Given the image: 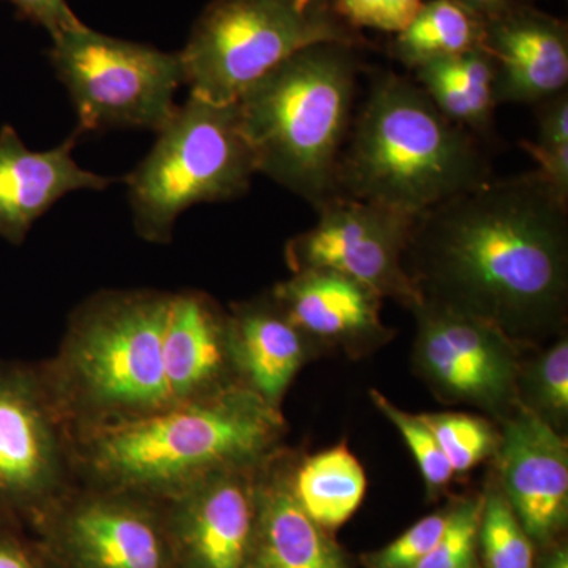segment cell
Returning <instances> with one entry per match:
<instances>
[{
	"instance_id": "18",
	"label": "cell",
	"mask_w": 568,
	"mask_h": 568,
	"mask_svg": "<svg viewBox=\"0 0 568 568\" xmlns=\"http://www.w3.org/2000/svg\"><path fill=\"white\" fill-rule=\"evenodd\" d=\"M297 452L278 448L257 469L256 529L250 568H351L328 530L295 499Z\"/></svg>"
},
{
	"instance_id": "16",
	"label": "cell",
	"mask_w": 568,
	"mask_h": 568,
	"mask_svg": "<svg viewBox=\"0 0 568 568\" xmlns=\"http://www.w3.org/2000/svg\"><path fill=\"white\" fill-rule=\"evenodd\" d=\"M484 50L495 62L497 104L536 106L567 91V24L525 0L485 20Z\"/></svg>"
},
{
	"instance_id": "5",
	"label": "cell",
	"mask_w": 568,
	"mask_h": 568,
	"mask_svg": "<svg viewBox=\"0 0 568 568\" xmlns=\"http://www.w3.org/2000/svg\"><path fill=\"white\" fill-rule=\"evenodd\" d=\"M361 48L298 51L235 102L257 174L317 209L336 194V171L354 121Z\"/></svg>"
},
{
	"instance_id": "31",
	"label": "cell",
	"mask_w": 568,
	"mask_h": 568,
	"mask_svg": "<svg viewBox=\"0 0 568 568\" xmlns=\"http://www.w3.org/2000/svg\"><path fill=\"white\" fill-rule=\"evenodd\" d=\"M537 140L538 148L556 149L568 145V93L549 97L537 103Z\"/></svg>"
},
{
	"instance_id": "28",
	"label": "cell",
	"mask_w": 568,
	"mask_h": 568,
	"mask_svg": "<svg viewBox=\"0 0 568 568\" xmlns=\"http://www.w3.org/2000/svg\"><path fill=\"white\" fill-rule=\"evenodd\" d=\"M457 500L440 508L435 514L422 518L403 536L388 544L379 551L366 556V568H414L426 558L444 536L454 518Z\"/></svg>"
},
{
	"instance_id": "4",
	"label": "cell",
	"mask_w": 568,
	"mask_h": 568,
	"mask_svg": "<svg viewBox=\"0 0 568 568\" xmlns=\"http://www.w3.org/2000/svg\"><path fill=\"white\" fill-rule=\"evenodd\" d=\"M491 179L474 134L409 78L373 77L336 171V194L420 216Z\"/></svg>"
},
{
	"instance_id": "34",
	"label": "cell",
	"mask_w": 568,
	"mask_h": 568,
	"mask_svg": "<svg viewBox=\"0 0 568 568\" xmlns=\"http://www.w3.org/2000/svg\"><path fill=\"white\" fill-rule=\"evenodd\" d=\"M458 2L465 3L470 10L488 20V18L496 17L497 13L507 9L514 0H458Z\"/></svg>"
},
{
	"instance_id": "15",
	"label": "cell",
	"mask_w": 568,
	"mask_h": 568,
	"mask_svg": "<svg viewBox=\"0 0 568 568\" xmlns=\"http://www.w3.org/2000/svg\"><path fill=\"white\" fill-rule=\"evenodd\" d=\"M271 293L325 354L362 358L386 346L394 336L381 320L384 298L338 272H295L275 284Z\"/></svg>"
},
{
	"instance_id": "14",
	"label": "cell",
	"mask_w": 568,
	"mask_h": 568,
	"mask_svg": "<svg viewBox=\"0 0 568 568\" xmlns=\"http://www.w3.org/2000/svg\"><path fill=\"white\" fill-rule=\"evenodd\" d=\"M497 426L493 477L534 545L549 548L568 521L567 436L523 406Z\"/></svg>"
},
{
	"instance_id": "22",
	"label": "cell",
	"mask_w": 568,
	"mask_h": 568,
	"mask_svg": "<svg viewBox=\"0 0 568 568\" xmlns=\"http://www.w3.org/2000/svg\"><path fill=\"white\" fill-rule=\"evenodd\" d=\"M485 18L458 0H428L414 20L395 33L394 59L416 70L437 59L484 48Z\"/></svg>"
},
{
	"instance_id": "33",
	"label": "cell",
	"mask_w": 568,
	"mask_h": 568,
	"mask_svg": "<svg viewBox=\"0 0 568 568\" xmlns=\"http://www.w3.org/2000/svg\"><path fill=\"white\" fill-rule=\"evenodd\" d=\"M523 151L528 152L537 163V171L556 196L568 205V145L566 148H538L532 141L519 142Z\"/></svg>"
},
{
	"instance_id": "29",
	"label": "cell",
	"mask_w": 568,
	"mask_h": 568,
	"mask_svg": "<svg viewBox=\"0 0 568 568\" xmlns=\"http://www.w3.org/2000/svg\"><path fill=\"white\" fill-rule=\"evenodd\" d=\"M424 0H334L338 17L355 31L398 33L420 10Z\"/></svg>"
},
{
	"instance_id": "17",
	"label": "cell",
	"mask_w": 568,
	"mask_h": 568,
	"mask_svg": "<svg viewBox=\"0 0 568 568\" xmlns=\"http://www.w3.org/2000/svg\"><path fill=\"white\" fill-rule=\"evenodd\" d=\"M74 144L77 136H70L58 148L36 152L13 126L0 129V237L21 245L37 220L63 196L103 192L115 182L81 168L73 159Z\"/></svg>"
},
{
	"instance_id": "25",
	"label": "cell",
	"mask_w": 568,
	"mask_h": 568,
	"mask_svg": "<svg viewBox=\"0 0 568 568\" xmlns=\"http://www.w3.org/2000/svg\"><path fill=\"white\" fill-rule=\"evenodd\" d=\"M418 417L435 435L455 474H466L495 457L499 426L485 416L466 413H425Z\"/></svg>"
},
{
	"instance_id": "19",
	"label": "cell",
	"mask_w": 568,
	"mask_h": 568,
	"mask_svg": "<svg viewBox=\"0 0 568 568\" xmlns=\"http://www.w3.org/2000/svg\"><path fill=\"white\" fill-rule=\"evenodd\" d=\"M235 366L242 384L282 409L295 376L324 351L291 320L271 291L227 308Z\"/></svg>"
},
{
	"instance_id": "7",
	"label": "cell",
	"mask_w": 568,
	"mask_h": 568,
	"mask_svg": "<svg viewBox=\"0 0 568 568\" xmlns=\"http://www.w3.org/2000/svg\"><path fill=\"white\" fill-rule=\"evenodd\" d=\"M320 43L362 48L334 0H213L181 51L190 95L233 104L298 51Z\"/></svg>"
},
{
	"instance_id": "6",
	"label": "cell",
	"mask_w": 568,
	"mask_h": 568,
	"mask_svg": "<svg viewBox=\"0 0 568 568\" xmlns=\"http://www.w3.org/2000/svg\"><path fill=\"white\" fill-rule=\"evenodd\" d=\"M156 134L126 185L138 235L168 244L183 212L244 196L257 168L235 103L190 95Z\"/></svg>"
},
{
	"instance_id": "10",
	"label": "cell",
	"mask_w": 568,
	"mask_h": 568,
	"mask_svg": "<svg viewBox=\"0 0 568 568\" xmlns=\"http://www.w3.org/2000/svg\"><path fill=\"white\" fill-rule=\"evenodd\" d=\"M410 312L413 372L440 403L474 407L495 424L517 413L519 368L530 346L447 306L422 301Z\"/></svg>"
},
{
	"instance_id": "2",
	"label": "cell",
	"mask_w": 568,
	"mask_h": 568,
	"mask_svg": "<svg viewBox=\"0 0 568 568\" xmlns=\"http://www.w3.org/2000/svg\"><path fill=\"white\" fill-rule=\"evenodd\" d=\"M405 264L422 301L521 345L567 332L568 205L537 170L491 178L418 216Z\"/></svg>"
},
{
	"instance_id": "21",
	"label": "cell",
	"mask_w": 568,
	"mask_h": 568,
	"mask_svg": "<svg viewBox=\"0 0 568 568\" xmlns=\"http://www.w3.org/2000/svg\"><path fill=\"white\" fill-rule=\"evenodd\" d=\"M295 499L316 525L325 530L338 528L361 507L366 491L364 466L342 443L302 457L293 467Z\"/></svg>"
},
{
	"instance_id": "12",
	"label": "cell",
	"mask_w": 568,
	"mask_h": 568,
	"mask_svg": "<svg viewBox=\"0 0 568 568\" xmlns=\"http://www.w3.org/2000/svg\"><path fill=\"white\" fill-rule=\"evenodd\" d=\"M316 212L315 226L295 235L284 248L293 274L338 272L407 310L420 304V293L405 264L418 216L339 194Z\"/></svg>"
},
{
	"instance_id": "32",
	"label": "cell",
	"mask_w": 568,
	"mask_h": 568,
	"mask_svg": "<svg viewBox=\"0 0 568 568\" xmlns=\"http://www.w3.org/2000/svg\"><path fill=\"white\" fill-rule=\"evenodd\" d=\"M21 14L47 29L52 37L78 28L82 22L74 17L67 0H7Z\"/></svg>"
},
{
	"instance_id": "8",
	"label": "cell",
	"mask_w": 568,
	"mask_h": 568,
	"mask_svg": "<svg viewBox=\"0 0 568 568\" xmlns=\"http://www.w3.org/2000/svg\"><path fill=\"white\" fill-rule=\"evenodd\" d=\"M52 69L65 85L78 132L142 129L159 133L185 84L181 52L114 39L81 24L52 37Z\"/></svg>"
},
{
	"instance_id": "30",
	"label": "cell",
	"mask_w": 568,
	"mask_h": 568,
	"mask_svg": "<svg viewBox=\"0 0 568 568\" xmlns=\"http://www.w3.org/2000/svg\"><path fill=\"white\" fill-rule=\"evenodd\" d=\"M20 523L0 518V568H55L43 544L21 536Z\"/></svg>"
},
{
	"instance_id": "35",
	"label": "cell",
	"mask_w": 568,
	"mask_h": 568,
	"mask_svg": "<svg viewBox=\"0 0 568 568\" xmlns=\"http://www.w3.org/2000/svg\"><path fill=\"white\" fill-rule=\"evenodd\" d=\"M540 568H568V549L566 545L548 548L547 556L541 560Z\"/></svg>"
},
{
	"instance_id": "9",
	"label": "cell",
	"mask_w": 568,
	"mask_h": 568,
	"mask_svg": "<svg viewBox=\"0 0 568 568\" xmlns=\"http://www.w3.org/2000/svg\"><path fill=\"white\" fill-rule=\"evenodd\" d=\"M77 485V432L43 364L0 358V518L37 526Z\"/></svg>"
},
{
	"instance_id": "20",
	"label": "cell",
	"mask_w": 568,
	"mask_h": 568,
	"mask_svg": "<svg viewBox=\"0 0 568 568\" xmlns=\"http://www.w3.org/2000/svg\"><path fill=\"white\" fill-rule=\"evenodd\" d=\"M414 73L417 84L452 122L481 136L493 132L496 69L484 48L425 63Z\"/></svg>"
},
{
	"instance_id": "27",
	"label": "cell",
	"mask_w": 568,
	"mask_h": 568,
	"mask_svg": "<svg viewBox=\"0 0 568 568\" xmlns=\"http://www.w3.org/2000/svg\"><path fill=\"white\" fill-rule=\"evenodd\" d=\"M484 493L457 499L450 525L429 551L414 568H478V525H480Z\"/></svg>"
},
{
	"instance_id": "11",
	"label": "cell",
	"mask_w": 568,
	"mask_h": 568,
	"mask_svg": "<svg viewBox=\"0 0 568 568\" xmlns=\"http://www.w3.org/2000/svg\"><path fill=\"white\" fill-rule=\"evenodd\" d=\"M55 568H175L163 500L78 484L36 526Z\"/></svg>"
},
{
	"instance_id": "24",
	"label": "cell",
	"mask_w": 568,
	"mask_h": 568,
	"mask_svg": "<svg viewBox=\"0 0 568 568\" xmlns=\"http://www.w3.org/2000/svg\"><path fill=\"white\" fill-rule=\"evenodd\" d=\"M478 549L487 568H536V545L493 476L484 493Z\"/></svg>"
},
{
	"instance_id": "23",
	"label": "cell",
	"mask_w": 568,
	"mask_h": 568,
	"mask_svg": "<svg viewBox=\"0 0 568 568\" xmlns=\"http://www.w3.org/2000/svg\"><path fill=\"white\" fill-rule=\"evenodd\" d=\"M519 405L560 435L568 426V335L529 347L518 375Z\"/></svg>"
},
{
	"instance_id": "26",
	"label": "cell",
	"mask_w": 568,
	"mask_h": 568,
	"mask_svg": "<svg viewBox=\"0 0 568 568\" xmlns=\"http://www.w3.org/2000/svg\"><path fill=\"white\" fill-rule=\"evenodd\" d=\"M368 394L373 405L395 426L407 448L413 452L428 495L439 496L454 480L455 473L450 463L447 462L446 455L440 450L435 435L429 432L428 426L418 417V414H409L399 409L376 388H369Z\"/></svg>"
},
{
	"instance_id": "1",
	"label": "cell",
	"mask_w": 568,
	"mask_h": 568,
	"mask_svg": "<svg viewBox=\"0 0 568 568\" xmlns=\"http://www.w3.org/2000/svg\"><path fill=\"white\" fill-rule=\"evenodd\" d=\"M74 432L129 424L242 386L230 312L196 290H104L41 362Z\"/></svg>"
},
{
	"instance_id": "3",
	"label": "cell",
	"mask_w": 568,
	"mask_h": 568,
	"mask_svg": "<svg viewBox=\"0 0 568 568\" xmlns=\"http://www.w3.org/2000/svg\"><path fill=\"white\" fill-rule=\"evenodd\" d=\"M283 410L246 387L155 416L77 433L78 484L168 500L215 470L284 446Z\"/></svg>"
},
{
	"instance_id": "13",
	"label": "cell",
	"mask_w": 568,
	"mask_h": 568,
	"mask_svg": "<svg viewBox=\"0 0 568 568\" xmlns=\"http://www.w3.org/2000/svg\"><path fill=\"white\" fill-rule=\"evenodd\" d=\"M263 463L215 470L163 500L175 568H250Z\"/></svg>"
}]
</instances>
